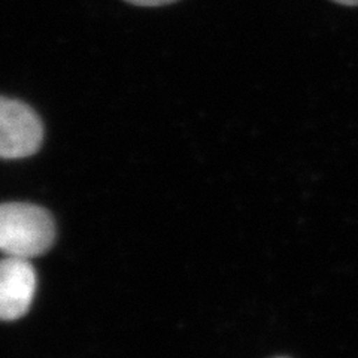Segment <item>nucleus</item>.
<instances>
[{"mask_svg":"<svg viewBox=\"0 0 358 358\" xmlns=\"http://www.w3.org/2000/svg\"><path fill=\"white\" fill-rule=\"evenodd\" d=\"M55 241V222L42 206L8 201L0 208V248L6 257L35 259Z\"/></svg>","mask_w":358,"mask_h":358,"instance_id":"1","label":"nucleus"},{"mask_svg":"<svg viewBox=\"0 0 358 358\" xmlns=\"http://www.w3.org/2000/svg\"><path fill=\"white\" fill-rule=\"evenodd\" d=\"M43 126L29 105L2 97L0 102V155L5 160L26 159L39 151Z\"/></svg>","mask_w":358,"mask_h":358,"instance_id":"2","label":"nucleus"},{"mask_svg":"<svg viewBox=\"0 0 358 358\" xmlns=\"http://www.w3.org/2000/svg\"><path fill=\"white\" fill-rule=\"evenodd\" d=\"M36 291V272L27 259L5 257L0 266V317L15 321L24 317Z\"/></svg>","mask_w":358,"mask_h":358,"instance_id":"3","label":"nucleus"},{"mask_svg":"<svg viewBox=\"0 0 358 358\" xmlns=\"http://www.w3.org/2000/svg\"><path fill=\"white\" fill-rule=\"evenodd\" d=\"M126 2L131 3V5H136V6H163V5H169L176 2V0H126Z\"/></svg>","mask_w":358,"mask_h":358,"instance_id":"4","label":"nucleus"},{"mask_svg":"<svg viewBox=\"0 0 358 358\" xmlns=\"http://www.w3.org/2000/svg\"><path fill=\"white\" fill-rule=\"evenodd\" d=\"M341 5H346V6H358V0H334Z\"/></svg>","mask_w":358,"mask_h":358,"instance_id":"5","label":"nucleus"},{"mask_svg":"<svg viewBox=\"0 0 358 358\" xmlns=\"http://www.w3.org/2000/svg\"><path fill=\"white\" fill-rule=\"evenodd\" d=\"M279 358H284V357H279Z\"/></svg>","mask_w":358,"mask_h":358,"instance_id":"6","label":"nucleus"}]
</instances>
